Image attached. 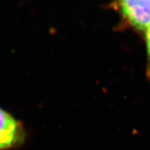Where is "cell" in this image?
Returning a JSON list of instances; mask_svg holds the SVG:
<instances>
[{
    "mask_svg": "<svg viewBox=\"0 0 150 150\" xmlns=\"http://www.w3.org/2000/svg\"><path fill=\"white\" fill-rule=\"evenodd\" d=\"M121 12L138 30L150 27V0H118Z\"/></svg>",
    "mask_w": 150,
    "mask_h": 150,
    "instance_id": "2",
    "label": "cell"
},
{
    "mask_svg": "<svg viewBox=\"0 0 150 150\" xmlns=\"http://www.w3.org/2000/svg\"><path fill=\"white\" fill-rule=\"evenodd\" d=\"M145 39L147 46V54H148V68H147V79L150 83V27L145 31Z\"/></svg>",
    "mask_w": 150,
    "mask_h": 150,
    "instance_id": "3",
    "label": "cell"
},
{
    "mask_svg": "<svg viewBox=\"0 0 150 150\" xmlns=\"http://www.w3.org/2000/svg\"><path fill=\"white\" fill-rule=\"evenodd\" d=\"M26 139L27 131L23 123L0 108V150L19 149Z\"/></svg>",
    "mask_w": 150,
    "mask_h": 150,
    "instance_id": "1",
    "label": "cell"
}]
</instances>
